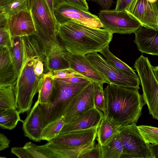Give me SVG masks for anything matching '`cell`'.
<instances>
[{
	"label": "cell",
	"instance_id": "11",
	"mask_svg": "<svg viewBox=\"0 0 158 158\" xmlns=\"http://www.w3.org/2000/svg\"><path fill=\"white\" fill-rule=\"evenodd\" d=\"M101 85L92 81L85 87L73 99L65 110L63 116L67 123L87 111L95 107L94 96Z\"/></svg>",
	"mask_w": 158,
	"mask_h": 158
},
{
	"label": "cell",
	"instance_id": "29",
	"mask_svg": "<svg viewBox=\"0 0 158 158\" xmlns=\"http://www.w3.org/2000/svg\"><path fill=\"white\" fill-rule=\"evenodd\" d=\"M137 127L146 143L158 144V128L145 125Z\"/></svg>",
	"mask_w": 158,
	"mask_h": 158
},
{
	"label": "cell",
	"instance_id": "18",
	"mask_svg": "<svg viewBox=\"0 0 158 158\" xmlns=\"http://www.w3.org/2000/svg\"><path fill=\"white\" fill-rule=\"evenodd\" d=\"M0 86L15 85L18 75L9 49L0 47Z\"/></svg>",
	"mask_w": 158,
	"mask_h": 158
},
{
	"label": "cell",
	"instance_id": "12",
	"mask_svg": "<svg viewBox=\"0 0 158 158\" xmlns=\"http://www.w3.org/2000/svg\"><path fill=\"white\" fill-rule=\"evenodd\" d=\"M98 127L60 134L50 142L73 150L86 148L95 141Z\"/></svg>",
	"mask_w": 158,
	"mask_h": 158
},
{
	"label": "cell",
	"instance_id": "27",
	"mask_svg": "<svg viewBox=\"0 0 158 158\" xmlns=\"http://www.w3.org/2000/svg\"><path fill=\"white\" fill-rule=\"evenodd\" d=\"M109 48V45H108L98 52L102 54L106 59L115 67L135 77H139L135 70L116 57L110 52Z\"/></svg>",
	"mask_w": 158,
	"mask_h": 158
},
{
	"label": "cell",
	"instance_id": "34",
	"mask_svg": "<svg viewBox=\"0 0 158 158\" xmlns=\"http://www.w3.org/2000/svg\"><path fill=\"white\" fill-rule=\"evenodd\" d=\"M78 158H102L101 146L98 142L97 144L80 155Z\"/></svg>",
	"mask_w": 158,
	"mask_h": 158
},
{
	"label": "cell",
	"instance_id": "32",
	"mask_svg": "<svg viewBox=\"0 0 158 158\" xmlns=\"http://www.w3.org/2000/svg\"><path fill=\"white\" fill-rule=\"evenodd\" d=\"M94 100L95 107L103 112L104 114L105 110V102L103 86L96 90L94 95Z\"/></svg>",
	"mask_w": 158,
	"mask_h": 158
},
{
	"label": "cell",
	"instance_id": "30",
	"mask_svg": "<svg viewBox=\"0 0 158 158\" xmlns=\"http://www.w3.org/2000/svg\"><path fill=\"white\" fill-rule=\"evenodd\" d=\"M47 73L54 79L65 78L74 76L85 77L70 68L48 71Z\"/></svg>",
	"mask_w": 158,
	"mask_h": 158
},
{
	"label": "cell",
	"instance_id": "2",
	"mask_svg": "<svg viewBox=\"0 0 158 158\" xmlns=\"http://www.w3.org/2000/svg\"><path fill=\"white\" fill-rule=\"evenodd\" d=\"M113 33L108 30L91 27L74 20L58 24V35L67 51L86 55L98 52L109 45Z\"/></svg>",
	"mask_w": 158,
	"mask_h": 158
},
{
	"label": "cell",
	"instance_id": "17",
	"mask_svg": "<svg viewBox=\"0 0 158 158\" xmlns=\"http://www.w3.org/2000/svg\"><path fill=\"white\" fill-rule=\"evenodd\" d=\"M135 33L134 42L139 51L158 56V30L142 26Z\"/></svg>",
	"mask_w": 158,
	"mask_h": 158
},
{
	"label": "cell",
	"instance_id": "6",
	"mask_svg": "<svg viewBox=\"0 0 158 158\" xmlns=\"http://www.w3.org/2000/svg\"><path fill=\"white\" fill-rule=\"evenodd\" d=\"M134 67L138 74L143 90V97L149 114L158 120V82L148 58L141 55L135 61Z\"/></svg>",
	"mask_w": 158,
	"mask_h": 158
},
{
	"label": "cell",
	"instance_id": "41",
	"mask_svg": "<svg viewBox=\"0 0 158 158\" xmlns=\"http://www.w3.org/2000/svg\"><path fill=\"white\" fill-rule=\"evenodd\" d=\"M148 145L153 158H158V144L149 143Z\"/></svg>",
	"mask_w": 158,
	"mask_h": 158
},
{
	"label": "cell",
	"instance_id": "1",
	"mask_svg": "<svg viewBox=\"0 0 158 158\" xmlns=\"http://www.w3.org/2000/svg\"><path fill=\"white\" fill-rule=\"evenodd\" d=\"M23 49V64L15 85L16 108L20 113L30 110L35 95L44 77H38L34 68L40 59L46 64V54L44 47L35 35L21 36Z\"/></svg>",
	"mask_w": 158,
	"mask_h": 158
},
{
	"label": "cell",
	"instance_id": "5",
	"mask_svg": "<svg viewBox=\"0 0 158 158\" xmlns=\"http://www.w3.org/2000/svg\"><path fill=\"white\" fill-rule=\"evenodd\" d=\"M36 31V35L43 43L46 55L58 40V24L46 0H28Z\"/></svg>",
	"mask_w": 158,
	"mask_h": 158
},
{
	"label": "cell",
	"instance_id": "28",
	"mask_svg": "<svg viewBox=\"0 0 158 158\" xmlns=\"http://www.w3.org/2000/svg\"><path fill=\"white\" fill-rule=\"evenodd\" d=\"M65 124L64 118L63 116L48 124L42 130L41 140L51 141L60 134Z\"/></svg>",
	"mask_w": 158,
	"mask_h": 158
},
{
	"label": "cell",
	"instance_id": "39",
	"mask_svg": "<svg viewBox=\"0 0 158 158\" xmlns=\"http://www.w3.org/2000/svg\"><path fill=\"white\" fill-rule=\"evenodd\" d=\"M95 2L99 4L104 10H108L110 8L112 3L113 0H88Z\"/></svg>",
	"mask_w": 158,
	"mask_h": 158
},
{
	"label": "cell",
	"instance_id": "35",
	"mask_svg": "<svg viewBox=\"0 0 158 158\" xmlns=\"http://www.w3.org/2000/svg\"><path fill=\"white\" fill-rule=\"evenodd\" d=\"M11 153L20 158H32L27 150L23 147H14L11 149Z\"/></svg>",
	"mask_w": 158,
	"mask_h": 158
},
{
	"label": "cell",
	"instance_id": "42",
	"mask_svg": "<svg viewBox=\"0 0 158 158\" xmlns=\"http://www.w3.org/2000/svg\"><path fill=\"white\" fill-rule=\"evenodd\" d=\"M50 7L51 12L55 17L54 14V9L59 2V0H46Z\"/></svg>",
	"mask_w": 158,
	"mask_h": 158
},
{
	"label": "cell",
	"instance_id": "13",
	"mask_svg": "<svg viewBox=\"0 0 158 158\" xmlns=\"http://www.w3.org/2000/svg\"><path fill=\"white\" fill-rule=\"evenodd\" d=\"M69 68L92 81L101 85L110 84L108 81L87 58L85 55L74 54L68 51L63 56Z\"/></svg>",
	"mask_w": 158,
	"mask_h": 158
},
{
	"label": "cell",
	"instance_id": "40",
	"mask_svg": "<svg viewBox=\"0 0 158 158\" xmlns=\"http://www.w3.org/2000/svg\"><path fill=\"white\" fill-rule=\"evenodd\" d=\"M10 140L3 133H0V151L9 147Z\"/></svg>",
	"mask_w": 158,
	"mask_h": 158
},
{
	"label": "cell",
	"instance_id": "15",
	"mask_svg": "<svg viewBox=\"0 0 158 158\" xmlns=\"http://www.w3.org/2000/svg\"><path fill=\"white\" fill-rule=\"evenodd\" d=\"M103 116L102 111L94 107L65 123L60 134L99 126Z\"/></svg>",
	"mask_w": 158,
	"mask_h": 158
},
{
	"label": "cell",
	"instance_id": "23",
	"mask_svg": "<svg viewBox=\"0 0 158 158\" xmlns=\"http://www.w3.org/2000/svg\"><path fill=\"white\" fill-rule=\"evenodd\" d=\"M12 46L9 50L18 76L23 62V44L21 36L12 37Z\"/></svg>",
	"mask_w": 158,
	"mask_h": 158
},
{
	"label": "cell",
	"instance_id": "38",
	"mask_svg": "<svg viewBox=\"0 0 158 158\" xmlns=\"http://www.w3.org/2000/svg\"><path fill=\"white\" fill-rule=\"evenodd\" d=\"M132 0H117L115 10L120 11L124 10Z\"/></svg>",
	"mask_w": 158,
	"mask_h": 158
},
{
	"label": "cell",
	"instance_id": "26",
	"mask_svg": "<svg viewBox=\"0 0 158 158\" xmlns=\"http://www.w3.org/2000/svg\"><path fill=\"white\" fill-rule=\"evenodd\" d=\"M20 113L17 109L0 110V127L9 130L15 128L19 122H23Z\"/></svg>",
	"mask_w": 158,
	"mask_h": 158
},
{
	"label": "cell",
	"instance_id": "45",
	"mask_svg": "<svg viewBox=\"0 0 158 158\" xmlns=\"http://www.w3.org/2000/svg\"><path fill=\"white\" fill-rule=\"evenodd\" d=\"M3 0H0V1H2Z\"/></svg>",
	"mask_w": 158,
	"mask_h": 158
},
{
	"label": "cell",
	"instance_id": "14",
	"mask_svg": "<svg viewBox=\"0 0 158 158\" xmlns=\"http://www.w3.org/2000/svg\"><path fill=\"white\" fill-rule=\"evenodd\" d=\"M7 26L12 37L36 34L34 22L28 8L22 10L8 18Z\"/></svg>",
	"mask_w": 158,
	"mask_h": 158
},
{
	"label": "cell",
	"instance_id": "37",
	"mask_svg": "<svg viewBox=\"0 0 158 158\" xmlns=\"http://www.w3.org/2000/svg\"><path fill=\"white\" fill-rule=\"evenodd\" d=\"M59 2H64L88 10L89 7L86 0H59Z\"/></svg>",
	"mask_w": 158,
	"mask_h": 158
},
{
	"label": "cell",
	"instance_id": "21",
	"mask_svg": "<svg viewBox=\"0 0 158 158\" xmlns=\"http://www.w3.org/2000/svg\"><path fill=\"white\" fill-rule=\"evenodd\" d=\"M102 158H120L123 146L119 131L106 143L101 146Z\"/></svg>",
	"mask_w": 158,
	"mask_h": 158
},
{
	"label": "cell",
	"instance_id": "16",
	"mask_svg": "<svg viewBox=\"0 0 158 158\" xmlns=\"http://www.w3.org/2000/svg\"><path fill=\"white\" fill-rule=\"evenodd\" d=\"M22 123L25 136L36 142L42 140L41 134L44 125L40 104L37 101Z\"/></svg>",
	"mask_w": 158,
	"mask_h": 158
},
{
	"label": "cell",
	"instance_id": "44",
	"mask_svg": "<svg viewBox=\"0 0 158 158\" xmlns=\"http://www.w3.org/2000/svg\"><path fill=\"white\" fill-rule=\"evenodd\" d=\"M148 2L156 5L158 8V0H148Z\"/></svg>",
	"mask_w": 158,
	"mask_h": 158
},
{
	"label": "cell",
	"instance_id": "8",
	"mask_svg": "<svg viewBox=\"0 0 158 158\" xmlns=\"http://www.w3.org/2000/svg\"><path fill=\"white\" fill-rule=\"evenodd\" d=\"M85 56L110 84L138 90L139 89L140 81L139 77H135L118 69L97 52L90 53Z\"/></svg>",
	"mask_w": 158,
	"mask_h": 158
},
{
	"label": "cell",
	"instance_id": "24",
	"mask_svg": "<svg viewBox=\"0 0 158 158\" xmlns=\"http://www.w3.org/2000/svg\"><path fill=\"white\" fill-rule=\"evenodd\" d=\"M28 8V0H3L0 1V14L7 18Z\"/></svg>",
	"mask_w": 158,
	"mask_h": 158
},
{
	"label": "cell",
	"instance_id": "22",
	"mask_svg": "<svg viewBox=\"0 0 158 158\" xmlns=\"http://www.w3.org/2000/svg\"><path fill=\"white\" fill-rule=\"evenodd\" d=\"M16 108L15 85L0 86V110Z\"/></svg>",
	"mask_w": 158,
	"mask_h": 158
},
{
	"label": "cell",
	"instance_id": "9",
	"mask_svg": "<svg viewBox=\"0 0 158 158\" xmlns=\"http://www.w3.org/2000/svg\"><path fill=\"white\" fill-rule=\"evenodd\" d=\"M98 18L102 28L113 33L131 34L135 33L142 25L132 15L125 10H101Z\"/></svg>",
	"mask_w": 158,
	"mask_h": 158
},
{
	"label": "cell",
	"instance_id": "3",
	"mask_svg": "<svg viewBox=\"0 0 158 158\" xmlns=\"http://www.w3.org/2000/svg\"><path fill=\"white\" fill-rule=\"evenodd\" d=\"M104 116L118 126L136 123L145 104L138 90L109 84L104 90Z\"/></svg>",
	"mask_w": 158,
	"mask_h": 158
},
{
	"label": "cell",
	"instance_id": "43",
	"mask_svg": "<svg viewBox=\"0 0 158 158\" xmlns=\"http://www.w3.org/2000/svg\"><path fill=\"white\" fill-rule=\"evenodd\" d=\"M152 69L154 74L158 82V66L156 67L152 66Z\"/></svg>",
	"mask_w": 158,
	"mask_h": 158
},
{
	"label": "cell",
	"instance_id": "20",
	"mask_svg": "<svg viewBox=\"0 0 158 158\" xmlns=\"http://www.w3.org/2000/svg\"><path fill=\"white\" fill-rule=\"evenodd\" d=\"M119 126L103 116L98 128L97 139L102 146L108 142L119 131Z\"/></svg>",
	"mask_w": 158,
	"mask_h": 158
},
{
	"label": "cell",
	"instance_id": "10",
	"mask_svg": "<svg viewBox=\"0 0 158 158\" xmlns=\"http://www.w3.org/2000/svg\"><path fill=\"white\" fill-rule=\"evenodd\" d=\"M58 24L74 20L88 26L101 29L102 25L98 17L87 10L64 2H59L54 10Z\"/></svg>",
	"mask_w": 158,
	"mask_h": 158
},
{
	"label": "cell",
	"instance_id": "36",
	"mask_svg": "<svg viewBox=\"0 0 158 158\" xmlns=\"http://www.w3.org/2000/svg\"><path fill=\"white\" fill-rule=\"evenodd\" d=\"M56 79H58L64 82L72 84H76L88 81H91L85 77L77 76L72 77L65 78Z\"/></svg>",
	"mask_w": 158,
	"mask_h": 158
},
{
	"label": "cell",
	"instance_id": "25",
	"mask_svg": "<svg viewBox=\"0 0 158 158\" xmlns=\"http://www.w3.org/2000/svg\"><path fill=\"white\" fill-rule=\"evenodd\" d=\"M55 83L54 79L48 73L44 76L39 87L37 101L40 105L48 104Z\"/></svg>",
	"mask_w": 158,
	"mask_h": 158
},
{
	"label": "cell",
	"instance_id": "31",
	"mask_svg": "<svg viewBox=\"0 0 158 158\" xmlns=\"http://www.w3.org/2000/svg\"><path fill=\"white\" fill-rule=\"evenodd\" d=\"M12 46V36L7 27H0V47L9 50Z\"/></svg>",
	"mask_w": 158,
	"mask_h": 158
},
{
	"label": "cell",
	"instance_id": "33",
	"mask_svg": "<svg viewBox=\"0 0 158 158\" xmlns=\"http://www.w3.org/2000/svg\"><path fill=\"white\" fill-rule=\"evenodd\" d=\"M23 147L27 150L32 158H48L38 148V145L31 142H27Z\"/></svg>",
	"mask_w": 158,
	"mask_h": 158
},
{
	"label": "cell",
	"instance_id": "4",
	"mask_svg": "<svg viewBox=\"0 0 158 158\" xmlns=\"http://www.w3.org/2000/svg\"><path fill=\"white\" fill-rule=\"evenodd\" d=\"M53 89L48 103L40 104L44 127L48 123L63 116L64 112L75 97L91 81L76 84L67 83L55 79Z\"/></svg>",
	"mask_w": 158,
	"mask_h": 158
},
{
	"label": "cell",
	"instance_id": "7",
	"mask_svg": "<svg viewBox=\"0 0 158 158\" xmlns=\"http://www.w3.org/2000/svg\"><path fill=\"white\" fill-rule=\"evenodd\" d=\"M119 133L123 146L120 158H153L136 123L119 126Z\"/></svg>",
	"mask_w": 158,
	"mask_h": 158
},
{
	"label": "cell",
	"instance_id": "19",
	"mask_svg": "<svg viewBox=\"0 0 158 158\" xmlns=\"http://www.w3.org/2000/svg\"><path fill=\"white\" fill-rule=\"evenodd\" d=\"M67 52L63 44L58 40L46 55L45 71L69 68L68 62L63 56Z\"/></svg>",
	"mask_w": 158,
	"mask_h": 158
}]
</instances>
